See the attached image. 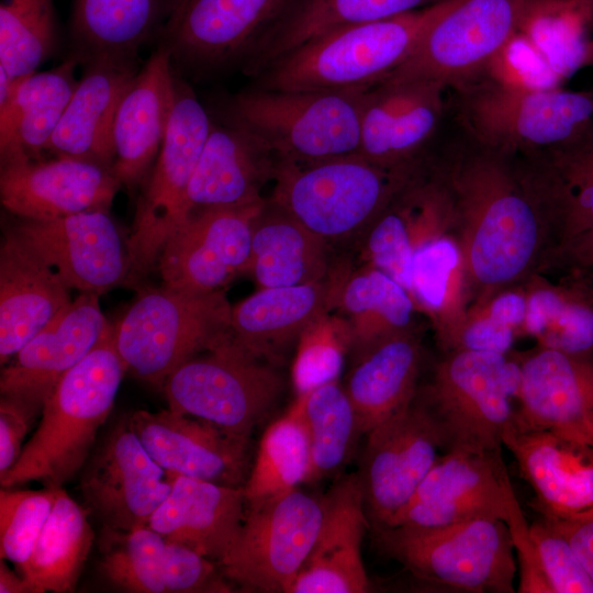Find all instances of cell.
<instances>
[{"label":"cell","mask_w":593,"mask_h":593,"mask_svg":"<svg viewBox=\"0 0 593 593\" xmlns=\"http://www.w3.org/2000/svg\"><path fill=\"white\" fill-rule=\"evenodd\" d=\"M168 407L250 440L276 405L281 376L228 339L175 369L163 384Z\"/></svg>","instance_id":"cell-12"},{"label":"cell","mask_w":593,"mask_h":593,"mask_svg":"<svg viewBox=\"0 0 593 593\" xmlns=\"http://www.w3.org/2000/svg\"><path fill=\"white\" fill-rule=\"evenodd\" d=\"M42 405L22 398L1 395L0 400V477L18 460L22 441L30 432Z\"/></svg>","instance_id":"cell-53"},{"label":"cell","mask_w":593,"mask_h":593,"mask_svg":"<svg viewBox=\"0 0 593 593\" xmlns=\"http://www.w3.org/2000/svg\"><path fill=\"white\" fill-rule=\"evenodd\" d=\"M79 61L67 54L56 67L12 81L0 93V165L43 158L77 87Z\"/></svg>","instance_id":"cell-33"},{"label":"cell","mask_w":593,"mask_h":593,"mask_svg":"<svg viewBox=\"0 0 593 593\" xmlns=\"http://www.w3.org/2000/svg\"><path fill=\"white\" fill-rule=\"evenodd\" d=\"M224 289L206 293L161 289L141 293L114 326L125 370L163 385L188 359L232 338Z\"/></svg>","instance_id":"cell-8"},{"label":"cell","mask_w":593,"mask_h":593,"mask_svg":"<svg viewBox=\"0 0 593 593\" xmlns=\"http://www.w3.org/2000/svg\"><path fill=\"white\" fill-rule=\"evenodd\" d=\"M516 355L521 382L514 430L572 437L593 417V358L540 345Z\"/></svg>","instance_id":"cell-26"},{"label":"cell","mask_w":593,"mask_h":593,"mask_svg":"<svg viewBox=\"0 0 593 593\" xmlns=\"http://www.w3.org/2000/svg\"><path fill=\"white\" fill-rule=\"evenodd\" d=\"M171 490L147 526L165 540L187 546L219 562L244 522L243 486L169 475Z\"/></svg>","instance_id":"cell-32"},{"label":"cell","mask_w":593,"mask_h":593,"mask_svg":"<svg viewBox=\"0 0 593 593\" xmlns=\"http://www.w3.org/2000/svg\"><path fill=\"white\" fill-rule=\"evenodd\" d=\"M57 488L0 491V556L21 568L52 511Z\"/></svg>","instance_id":"cell-49"},{"label":"cell","mask_w":593,"mask_h":593,"mask_svg":"<svg viewBox=\"0 0 593 593\" xmlns=\"http://www.w3.org/2000/svg\"><path fill=\"white\" fill-rule=\"evenodd\" d=\"M292 1L180 0L156 45L187 80L242 69Z\"/></svg>","instance_id":"cell-13"},{"label":"cell","mask_w":593,"mask_h":593,"mask_svg":"<svg viewBox=\"0 0 593 593\" xmlns=\"http://www.w3.org/2000/svg\"><path fill=\"white\" fill-rule=\"evenodd\" d=\"M336 307L348 326L355 356L413 325L415 303L399 282L383 271L365 265L348 272Z\"/></svg>","instance_id":"cell-40"},{"label":"cell","mask_w":593,"mask_h":593,"mask_svg":"<svg viewBox=\"0 0 593 593\" xmlns=\"http://www.w3.org/2000/svg\"><path fill=\"white\" fill-rule=\"evenodd\" d=\"M551 593H593V582L572 547L545 516L529 526Z\"/></svg>","instance_id":"cell-50"},{"label":"cell","mask_w":593,"mask_h":593,"mask_svg":"<svg viewBox=\"0 0 593 593\" xmlns=\"http://www.w3.org/2000/svg\"><path fill=\"white\" fill-rule=\"evenodd\" d=\"M439 0H293L240 69L258 77L271 64L325 33L384 20Z\"/></svg>","instance_id":"cell-37"},{"label":"cell","mask_w":593,"mask_h":593,"mask_svg":"<svg viewBox=\"0 0 593 593\" xmlns=\"http://www.w3.org/2000/svg\"><path fill=\"white\" fill-rule=\"evenodd\" d=\"M334 268L329 243L267 199L254 222L248 271L259 289L314 282Z\"/></svg>","instance_id":"cell-36"},{"label":"cell","mask_w":593,"mask_h":593,"mask_svg":"<svg viewBox=\"0 0 593 593\" xmlns=\"http://www.w3.org/2000/svg\"><path fill=\"white\" fill-rule=\"evenodd\" d=\"M446 94L441 85L427 80H384L370 88L359 154L391 169L417 167L446 122Z\"/></svg>","instance_id":"cell-18"},{"label":"cell","mask_w":593,"mask_h":593,"mask_svg":"<svg viewBox=\"0 0 593 593\" xmlns=\"http://www.w3.org/2000/svg\"><path fill=\"white\" fill-rule=\"evenodd\" d=\"M523 287L527 307L522 333L537 345L593 358V283L570 275L552 283L537 273Z\"/></svg>","instance_id":"cell-39"},{"label":"cell","mask_w":593,"mask_h":593,"mask_svg":"<svg viewBox=\"0 0 593 593\" xmlns=\"http://www.w3.org/2000/svg\"><path fill=\"white\" fill-rule=\"evenodd\" d=\"M322 500L315 542L287 593L368 592L361 544L370 521L358 474L335 482Z\"/></svg>","instance_id":"cell-25"},{"label":"cell","mask_w":593,"mask_h":593,"mask_svg":"<svg viewBox=\"0 0 593 593\" xmlns=\"http://www.w3.org/2000/svg\"><path fill=\"white\" fill-rule=\"evenodd\" d=\"M425 167L446 201L468 309L544 273L556 239L525 156L483 144L448 114Z\"/></svg>","instance_id":"cell-1"},{"label":"cell","mask_w":593,"mask_h":593,"mask_svg":"<svg viewBox=\"0 0 593 593\" xmlns=\"http://www.w3.org/2000/svg\"><path fill=\"white\" fill-rule=\"evenodd\" d=\"M247 510L217 566L226 579L245 589L287 593L315 542L323 500L298 488Z\"/></svg>","instance_id":"cell-14"},{"label":"cell","mask_w":593,"mask_h":593,"mask_svg":"<svg viewBox=\"0 0 593 593\" xmlns=\"http://www.w3.org/2000/svg\"><path fill=\"white\" fill-rule=\"evenodd\" d=\"M560 0H461L384 80H427L446 90L493 68L512 41ZM380 83V82H379Z\"/></svg>","instance_id":"cell-9"},{"label":"cell","mask_w":593,"mask_h":593,"mask_svg":"<svg viewBox=\"0 0 593 593\" xmlns=\"http://www.w3.org/2000/svg\"><path fill=\"white\" fill-rule=\"evenodd\" d=\"M81 67L82 74L46 153L86 159L113 169L115 116L141 68L139 60L97 59Z\"/></svg>","instance_id":"cell-31"},{"label":"cell","mask_w":593,"mask_h":593,"mask_svg":"<svg viewBox=\"0 0 593 593\" xmlns=\"http://www.w3.org/2000/svg\"><path fill=\"white\" fill-rule=\"evenodd\" d=\"M552 269L578 277L593 275V226L563 240L551 251L545 272Z\"/></svg>","instance_id":"cell-55"},{"label":"cell","mask_w":593,"mask_h":593,"mask_svg":"<svg viewBox=\"0 0 593 593\" xmlns=\"http://www.w3.org/2000/svg\"><path fill=\"white\" fill-rule=\"evenodd\" d=\"M503 445L533 488L542 516L593 513V445L552 430H512Z\"/></svg>","instance_id":"cell-29"},{"label":"cell","mask_w":593,"mask_h":593,"mask_svg":"<svg viewBox=\"0 0 593 593\" xmlns=\"http://www.w3.org/2000/svg\"><path fill=\"white\" fill-rule=\"evenodd\" d=\"M113 169L69 156L0 167L2 206L20 219L46 221L108 211L121 188Z\"/></svg>","instance_id":"cell-21"},{"label":"cell","mask_w":593,"mask_h":593,"mask_svg":"<svg viewBox=\"0 0 593 593\" xmlns=\"http://www.w3.org/2000/svg\"><path fill=\"white\" fill-rule=\"evenodd\" d=\"M180 0H72L69 52L80 66L97 59L139 60L157 43Z\"/></svg>","instance_id":"cell-34"},{"label":"cell","mask_w":593,"mask_h":593,"mask_svg":"<svg viewBox=\"0 0 593 593\" xmlns=\"http://www.w3.org/2000/svg\"><path fill=\"white\" fill-rule=\"evenodd\" d=\"M515 502L501 452L450 448L387 526L430 528L480 517L507 522Z\"/></svg>","instance_id":"cell-16"},{"label":"cell","mask_w":593,"mask_h":593,"mask_svg":"<svg viewBox=\"0 0 593 593\" xmlns=\"http://www.w3.org/2000/svg\"><path fill=\"white\" fill-rule=\"evenodd\" d=\"M80 488L107 528L127 532L147 525L168 496L171 481L126 417L114 425L90 460Z\"/></svg>","instance_id":"cell-19"},{"label":"cell","mask_w":593,"mask_h":593,"mask_svg":"<svg viewBox=\"0 0 593 593\" xmlns=\"http://www.w3.org/2000/svg\"><path fill=\"white\" fill-rule=\"evenodd\" d=\"M351 348L348 326L342 318L325 315L300 337L292 366L295 396L337 381L345 355Z\"/></svg>","instance_id":"cell-48"},{"label":"cell","mask_w":593,"mask_h":593,"mask_svg":"<svg viewBox=\"0 0 593 593\" xmlns=\"http://www.w3.org/2000/svg\"><path fill=\"white\" fill-rule=\"evenodd\" d=\"M461 0L320 35L283 55L255 78L266 90L370 89L413 53L430 26Z\"/></svg>","instance_id":"cell-3"},{"label":"cell","mask_w":593,"mask_h":593,"mask_svg":"<svg viewBox=\"0 0 593 593\" xmlns=\"http://www.w3.org/2000/svg\"><path fill=\"white\" fill-rule=\"evenodd\" d=\"M374 532L385 553L419 580L461 592H514V545L506 522L500 518L430 528L387 526Z\"/></svg>","instance_id":"cell-10"},{"label":"cell","mask_w":593,"mask_h":593,"mask_svg":"<svg viewBox=\"0 0 593 593\" xmlns=\"http://www.w3.org/2000/svg\"><path fill=\"white\" fill-rule=\"evenodd\" d=\"M569 438L593 445V417L585 425H583L572 437Z\"/></svg>","instance_id":"cell-59"},{"label":"cell","mask_w":593,"mask_h":593,"mask_svg":"<svg viewBox=\"0 0 593 593\" xmlns=\"http://www.w3.org/2000/svg\"><path fill=\"white\" fill-rule=\"evenodd\" d=\"M164 582L166 592H228L213 560L193 549L166 540L164 557Z\"/></svg>","instance_id":"cell-51"},{"label":"cell","mask_w":593,"mask_h":593,"mask_svg":"<svg viewBox=\"0 0 593 593\" xmlns=\"http://www.w3.org/2000/svg\"><path fill=\"white\" fill-rule=\"evenodd\" d=\"M410 295L415 306L430 318L437 344L466 315L461 255L450 234L426 238L414 249Z\"/></svg>","instance_id":"cell-43"},{"label":"cell","mask_w":593,"mask_h":593,"mask_svg":"<svg viewBox=\"0 0 593 593\" xmlns=\"http://www.w3.org/2000/svg\"><path fill=\"white\" fill-rule=\"evenodd\" d=\"M347 273L338 266L314 282L260 288L232 306L234 344L255 358L278 362L311 325L335 307Z\"/></svg>","instance_id":"cell-24"},{"label":"cell","mask_w":593,"mask_h":593,"mask_svg":"<svg viewBox=\"0 0 593 593\" xmlns=\"http://www.w3.org/2000/svg\"><path fill=\"white\" fill-rule=\"evenodd\" d=\"M0 592L1 593H30L31 589L23 575L14 573L1 559L0 562Z\"/></svg>","instance_id":"cell-58"},{"label":"cell","mask_w":593,"mask_h":593,"mask_svg":"<svg viewBox=\"0 0 593 593\" xmlns=\"http://www.w3.org/2000/svg\"><path fill=\"white\" fill-rule=\"evenodd\" d=\"M546 518L566 537L593 582V513L574 518Z\"/></svg>","instance_id":"cell-57"},{"label":"cell","mask_w":593,"mask_h":593,"mask_svg":"<svg viewBox=\"0 0 593 593\" xmlns=\"http://www.w3.org/2000/svg\"><path fill=\"white\" fill-rule=\"evenodd\" d=\"M422 358L417 328L387 338L355 356L343 385L361 434L367 435L414 400Z\"/></svg>","instance_id":"cell-35"},{"label":"cell","mask_w":593,"mask_h":593,"mask_svg":"<svg viewBox=\"0 0 593 593\" xmlns=\"http://www.w3.org/2000/svg\"><path fill=\"white\" fill-rule=\"evenodd\" d=\"M58 42L53 0H0V74L11 82L37 71Z\"/></svg>","instance_id":"cell-45"},{"label":"cell","mask_w":593,"mask_h":593,"mask_svg":"<svg viewBox=\"0 0 593 593\" xmlns=\"http://www.w3.org/2000/svg\"><path fill=\"white\" fill-rule=\"evenodd\" d=\"M517 552L519 564V593H551L545 577L537 547L530 536L529 526L516 502L506 522Z\"/></svg>","instance_id":"cell-54"},{"label":"cell","mask_w":593,"mask_h":593,"mask_svg":"<svg viewBox=\"0 0 593 593\" xmlns=\"http://www.w3.org/2000/svg\"><path fill=\"white\" fill-rule=\"evenodd\" d=\"M527 300L523 284L503 290L484 303L468 310H479L495 321L522 333L526 316ZM467 310V311H468Z\"/></svg>","instance_id":"cell-56"},{"label":"cell","mask_w":593,"mask_h":593,"mask_svg":"<svg viewBox=\"0 0 593 593\" xmlns=\"http://www.w3.org/2000/svg\"><path fill=\"white\" fill-rule=\"evenodd\" d=\"M517 332L479 310H468L439 344L443 351L477 350L510 354Z\"/></svg>","instance_id":"cell-52"},{"label":"cell","mask_w":593,"mask_h":593,"mask_svg":"<svg viewBox=\"0 0 593 593\" xmlns=\"http://www.w3.org/2000/svg\"><path fill=\"white\" fill-rule=\"evenodd\" d=\"M293 404L302 417L310 445L305 483L314 484L345 466L357 437L362 434L355 409L338 380L295 396Z\"/></svg>","instance_id":"cell-42"},{"label":"cell","mask_w":593,"mask_h":593,"mask_svg":"<svg viewBox=\"0 0 593 593\" xmlns=\"http://www.w3.org/2000/svg\"><path fill=\"white\" fill-rule=\"evenodd\" d=\"M525 157L544 195L556 247L592 227L593 121L562 144Z\"/></svg>","instance_id":"cell-38"},{"label":"cell","mask_w":593,"mask_h":593,"mask_svg":"<svg viewBox=\"0 0 593 593\" xmlns=\"http://www.w3.org/2000/svg\"><path fill=\"white\" fill-rule=\"evenodd\" d=\"M310 468L306 429L296 406L264 432L243 491L247 506L298 489Z\"/></svg>","instance_id":"cell-44"},{"label":"cell","mask_w":593,"mask_h":593,"mask_svg":"<svg viewBox=\"0 0 593 593\" xmlns=\"http://www.w3.org/2000/svg\"><path fill=\"white\" fill-rule=\"evenodd\" d=\"M266 200L190 214L160 253L157 265L163 286L206 293L248 272L254 222Z\"/></svg>","instance_id":"cell-17"},{"label":"cell","mask_w":593,"mask_h":593,"mask_svg":"<svg viewBox=\"0 0 593 593\" xmlns=\"http://www.w3.org/2000/svg\"><path fill=\"white\" fill-rule=\"evenodd\" d=\"M278 158L246 127L230 118L211 127L188 191L190 214L205 209L261 202V189L275 179Z\"/></svg>","instance_id":"cell-27"},{"label":"cell","mask_w":593,"mask_h":593,"mask_svg":"<svg viewBox=\"0 0 593 593\" xmlns=\"http://www.w3.org/2000/svg\"><path fill=\"white\" fill-rule=\"evenodd\" d=\"M109 532L112 537L100 561L103 575L128 592L166 593L165 538L147 525Z\"/></svg>","instance_id":"cell-46"},{"label":"cell","mask_w":593,"mask_h":593,"mask_svg":"<svg viewBox=\"0 0 593 593\" xmlns=\"http://www.w3.org/2000/svg\"><path fill=\"white\" fill-rule=\"evenodd\" d=\"M448 114L483 144L534 155L570 139L593 121V92L536 88L495 66L447 90Z\"/></svg>","instance_id":"cell-4"},{"label":"cell","mask_w":593,"mask_h":593,"mask_svg":"<svg viewBox=\"0 0 593 593\" xmlns=\"http://www.w3.org/2000/svg\"><path fill=\"white\" fill-rule=\"evenodd\" d=\"M445 447L435 417L418 398L367 434L360 472L373 529L403 510Z\"/></svg>","instance_id":"cell-15"},{"label":"cell","mask_w":593,"mask_h":593,"mask_svg":"<svg viewBox=\"0 0 593 593\" xmlns=\"http://www.w3.org/2000/svg\"><path fill=\"white\" fill-rule=\"evenodd\" d=\"M71 301L59 273L8 228L0 248L1 365Z\"/></svg>","instance_id":"cell-30"},{"label":"cell","mask_w":593,"mask_h":593,"mask_svg":"<svg viewBox=\"0 0 593 593\" xmlns=\"http://www.w3.org/2000/svg\"><path fill=\"white\" fill-rule=\"evenodd\" d=\"M410 180L360 237L366 264L390 276L409 293L414 254L409 223L407 184Z\"/></svg>","instance_id":"cell-47"},{"label":"cell","mask_w":593,"mask_h":593,"mask_svg":"<svg viewBox=\"0 0 593 593\" xmlns=\"http://www.w3.org/2000/svg\"><path fill=\"white\" fill-rule=\"evenodd\" d=\"M368 90L254 86L233 96L225 113L262 141L278 161L306 165L359 154Z\"/></svg>","instance_id":"cell-6"},{"label":"cell","mask_w":593,"mask_h":593,"mask_svg":"<svg viewBox=\"0 0 593 593\" xmlns=\"http://www.w3.org/2000/svg\"><path fill=\"white\" fill-rule=\"evenodd\" d=\"M582 278H585V279L590 280L593 283V275L589 276V277H582Z\"/></svg>","instance_id":"cell-61"},{"label":"cell","mask_w":593,"mask_h":593,"mask_svg":"<svg viewBox=\"0 0 593 593\" xmlns=\"http://www.w3.org/2000/svg\"><path fill=\"white\" fill-rule=\"evenodd\" d=\"M421 165L391 169L360 154L306 165L278 161L269 201L328 243L360 238Z\"/></svg>","instance_id":"cell-5"},{"label":"cell","mask_w":593,"mask_h":593,"mask_svg":"<svg viewBox=\"0 0 593 593\" xmlns=\"http://www.w3.org/2000/svg\"><path fill=\"white\" fill-rule=\"evenodd\" d=\"M125 371L112 326L45 399L35 432L0 477L1 485L10 489L37 481L45 488H60L70 480L89 456Z\"/></svg>","instance_id":"cell-2"},{"label":"cell","mask_w":593,"mask_h":593,"mask_svg":"<svg viewBox=\"0 0 593 593\" xmlns=\"http://www.w3.org/2000/svg\"><path fill=\"white\" fill-rule=\"evenodd\" d=\"M149 456L169 474L243 486L248 477L249 440L171 409L138 410L127 416Z\"/></svg>","instance_id":"cell-22"},{"label":"cell","mask_w":593,"mask_h":593,"mask_svg":"<svg viewBox=\"0 0 593 593\" xmlns=\"http://www.w3.org/2000/svg\"><path fill=\"white\" fill-rule=\"evenodd\" d=\"M210 127L211 114L189 80L177 72L168 130L138 198L126 244L127 279L147 275L167 240L189 219V186Z\"/></svg>","instance_id":"cell-11"},{"label":"cell","mask_w":593,"mask_h":593,"mask_svg":"<svg viewBox=\"0 0 593 593\" xmlns=\"http://www.w3.org/2000/svg\"><path fill=\"white\" fill-rule=\"evenodd\" d=\"M177 71L169 53L155 46L118 108L113 172L122 186L144 181L165 139L176 97Z\"/></svg>","instance_id":"cell-28"},{"label":"cell","mask_w":593,"mask_h":593,"mask_svg":"<svg viewBox=\"0 0 593 593\" xmlns=\"http://www.w3.org/2000/svg\"><path fill=\"white\" fill-rule=\"evenodd\" d=\"M99 296L80 293L7 362L0 377L1 395L43 406L59 379L112 327L101 311Z\"/></svg>","instance_id":"cell-23"},{"label":"cell","mask_w":593,"mask_h":593,"mask_svg":"<svg viewBox=\"0 0 593 593\" xmlns=\"http://www.w3.org/2000/svg\"><path fill=\"white\" fill-rule=\"evenodd\" d=\"M92 540L93 530L86 512L57 488L49 516L29 560L20 568L31 593L74 591Z\"/></svg>","instance_id":"cell-41"},{"label":"cell","mask_w":593,"mask_h":593,"mask_svg":"<svg viewBox=\"0 0 593 593\" xmlns=\"http://www.w3.org/2000/svg\"><path fill=\"white\" fill-rule=\"evenodd\" d=\"M11 228L80 293L101 295L128 278L126 246L108 211L20 219Z\"/></svg>","instance_id":"cell-20"},{"label":"cell","mask_w":593,"mask_h":593,"mask_svg":"<svg viewBox=\"0 0 593 593\" xmlns=\"http://www.w3.org/2000/svg\"><path fill=\"white\" fill-rule=\"evenodd\" d=\"M584 66H593V36L590 38L586 46Z\"/></svg>","instance_id":"cell-60"},{"label":"cell","mask_w":593,"mask_h":593,"mask_svg":"<svg viewBox=\"0 0 593 593\" xmlns=\"http://www.w3.org/2000/svg\"><path fill=\"white\" fill-rule=\"evenodd\" d=\"M430 382L417 390L445 447L501 452L515 429L521 370L516 354L443 351Z\"/></svg>","instance_id":"cell-7"}]
</instances>
